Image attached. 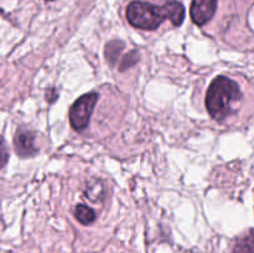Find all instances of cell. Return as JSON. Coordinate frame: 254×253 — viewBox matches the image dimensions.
<instances>
[{
    "label": "cell",
    "instance_id": "3",
    "mask_svg": "<svg viewBox=\"0 0 254 253\" xmlns=\"http://www.w3.org/2000/svg\"><path fill=\"white\" fill-rule=\"evenodd\" d=\"M98 97V93L96 92H89L79 97L72 104L69 109V123L74 130H83L88 126Z\"/></svg>",
    "mask_w": 254,
    "mask_h": 253
},
{
    "label": "cell",
    "instance_id": "6",
    "mask_svg": "<svg viewBox=\"0 0 254 253\" xmlns=\"http://www.w3.org/2000/svg\"><path fill=\"white\" fill-rule=\"evenodd\" d=\"M84 196L93 202H98L104 197V185L97 179L88 181L84 190Z\"/></svg>",
    "mask_w": 254,
    "mask_h": 253
},
{
    "label": "cell",
    "instance_id": "8",
    "mask_svg": "<svg viewBox=\"0 0 254 253\" xmlns=\"http://www.w3.org/2000/svg\"><path fill=\"white\" fill-rule=\"evenodd\" d=\"M73 213L76 220L84 226L92 225L96 221V212L91 207H88L86 205H82V203H79V205H77L74 207Z\"/></svg>",
    "mask_w": 254,
    "mask_h": 253
},
{
    "label": "cell",
    "instance_id": "2",
    "mask_svg": "<svg viewBox=\"0 0 254 253\" xmlns=\"http://www.w3.org/2000/svg\"><path fill=\"white\" fill-rule=\"evenodd\" d=\"M242 99V92L236 81L227 76H218L211 82L206 93V108L211 118L215 121H225L235 113V107Z\"/></svg>",
    "mask_w": 254,
    "mask_h": 253
},
{
    "label": "cell",
    "instance_id": "12",
    "mask_svg": "<svg viewBox=\"0 0 254 253\" xmlns=\"http://www.w3.org/2000/svg\"><path fill=\"white\" fill-rule=\"evenodd\" d=\"M46 1H54V0H46Z\"/></svg>",
    "mask_w": 254,
    "mask_h": 253
},
{
    "label": "cell",
    "instance_id": "10",
    "mask_svg": "<svg viewBox=\"0 0 254 253\" xmlns=\"http://www.w3.org/2000/svg\"><path fill=\"white\" fill-rule=\"evenodd\" d=\"M232 253H253L252 232H250V235H248L245 240L240 241V242L235 246Z\"/></svg>",
    "mask_w": 254,
    "mask_h": 253
},
{
    "label": "cell",
    "instance_id": "7",
    "mask_svg": "<svg viewBox=\"0 0 254 253\" xmlns=\"http://www.w3.org/2000/svg\"><path fill=\"white\" fill-rule=\"evenodd\" d=\"M124 42L121 40H112L111 42L106 45V49H104V55H106V60L109 62L111 66H114L118 60L119 55L123 51L124 49Z\"/></svg>",
    "mask_w": 254,
    "mask_h": 253
},
{
    "label": "cell",
    "instance_id": "5",
    "mask_svg": "<svg viewBox=\"0 0 254 253\" xmlns=\"http://www.w3.org/2000/svg\"><path fill=\"white\" fill-rule=\"evenodd\" d=\"M217 0H192L190 7L191 20L198 26L207 24L215 15Z\"/></svg>",
    "mask_w": 254,
    "mask_h": 253
},
{
    "label": "cell",
    "instance_id": "1",
    "mask_svg": "<svg viewBox=\"0 0 254 253\" xmlns=\"http://www.w3.org/2000/svg\"><path fill=\"white\" fill-rule=\"evenodd\" d=\"M126 15L131 26L151 31L158 29L166 19L175 26H180L185 19V7L176 0H171L161 6L135 0L127 6Z\"/></svg>",
    "mask_w": 254,
    "mask_h": 253
},
{
    "label": "cell",
    "instance_id": "9",
    "mask_svg": "<svg viewBox=\"0 0 254 253\" xmlns=\"http://www.w3.org/2000/svg\"><path fill=\"white\" fill-rule=\"evenodd\" d=\"M139 61V51L138 50H133L129 54H127L126 56L123 57V60L121 61V64H119V69L121 71H126V69H129L130 67H133L134 64L138 63Z\"/></svg>",
    "mask_w": 254,
    "mask_h": 253
},
{
    "label": "cell",
    "instance_id": "4",
    "mask_svg": "<svg viewBox=\"0 0 254 253\" xmlns=\"http://www.w3.org/2000/svg\"><path fill=\"white\" fill-rule=\"evenodd\" d=\"M36 133L29 129L20 126L14 136V146L17 155L21 158H30L39 153Z\"/></svg>",
    "mask_w": 254,
    "mask_h": 253
},
{
    "label": "cell",
    "instance_id": "11",
    "mask_svg": "<svg viewBox=\"0 0 254 253\" xmlns=\"http://www.w3.org/2000/svg\"><path fill=\"white\" fill-rule=\"evenodd\" d=\"M9 160V151H7V145L5 143L4 138L0 136V169L4 168Z\"/></svg>",
    "mask_w": 254,
    "mask_h": 253
}]
</instances>
